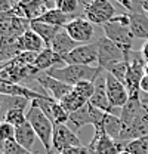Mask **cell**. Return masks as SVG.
Instances as JSON below:
<instances>
[{"mask_svg":"<svg viewBox=\"0 0 148 154\" xmlns=\"http://www.w3.org/2000/svg\"><path fill=\"white\" fill-rule=\"evenodd\" d=\"M126 142L116 141L105 134H95L88 145L89 154H120L125 151Z\"/></svg>","mask_w":148,"mask_h":154,"instance_id":"ba28073f","label":"cell"},{"mask_svg":"<svg viewBox=\"0 0 148 154\" xmlns=\"http://www.w3.org/2000/svg\"><path fill=\"white\" fill-rule=\"evenodd\" d=\"M61 154H89L88 147L82 145V147H73V148H68L65 151H62Z\"/></svg>","mask_w":148,"mask_h":154,"instance_id":"4dcf8cb0","label":"cell"},{"mask_svg":"<svg viewBox=\"0 0 148 154\" xmlns=\"http://www.w3.org/2000/svg\"><path fill=\"white\" fill-rule=\"evenodd\" d=\"M125 151L129 154H148V136L136 138L126 142Z\"/></svg>","mask_w":148,"mask_h":154,"instance_id":"d4e9b609","label":"cell"},{"mask_svg":"<svg viewBox=\"0 0 148 154\" xmlns=\"http://www.w3.org/2000/svg\"><path fill=\"white\" fill-rule=\"evenodd\" d=\"M145 76L148 77V64H147V65H145Z\"/></svg>","mask_w":148,"mask_h":154,"instance_id":"60d3db41","label":"cell"},{"mask_svg":"<svg viewBox=\"0 0 148 154\" xmlns=\"http://www.w3.org/2000/svg\"><path fill=\"white\" fill-rule=\"evenodd\" d=\"M93 2H95V0H79V5H80V8L85 11V9H86L89 5H92Z\"/></svg>","mask_w":148,"mask_h":154,"instance_id":"74e56055","label":"cell"},{"mask_svg":"<svg viewBox=\"0 0 148 154\" xmlns=\"http://www.w3.org/2000/svg\"><path fill=\"white\" fill-rule=\"evenodd\" d=\"M117 3H120L123 8H126L129 12H133V3H132V0H116Z\"/></svg>","mask_w":148,"mask_h":154,"instance_id":"836d02e7","label":"cell"},{"mask_svg":"<svg viewBox=\"0 0 148 154\" xmlns=\"http://www.w3.org/2000/svg\"><path fill=\"white\" fill-rule=\"evenodd\" d=\"M56 9H59L61 12H64L65 15H70L73 18H77L76 14L80 8L79 0H56Z\"/></svg>","mask_w":148,"mask_h":154,"instance_id":"83f0119b","label":"cell"},{"mask_svg":"<svg viewBox=\"0 0 148 154\" xmlns=\"http://www.w3.org/2000/svg\"><path fill=\"white\" fill-rule=\"evenodd\" d=\"M0 52H2V57H0V62L2 64H6V62L15 59L21 54L18 46V37L0 38Z\"/></svg>","mask_w":148,"mask_h":154,"instance_id":"ffe728a7","label":"cell"},{"mask_svg":"<svg viewBox=\"0 0 148 154\" xmlns=\"http://www.w3.org/2000/svg\"><path fill=\"white\" fill-rule=\"evenodd\" d=\"M0 154H6V153H3V151H0Z\"/></svg>","mask_w":148,"mask_h":154,"instance_id":"f6af8a7d","label":"cell"},{"mask_svg":"<svg viewBox=\"0 0 148 154\" xmlns=\"http://www.w3.org/2000/svg\"><path fill=\"white\" fill-rule=\"evenodd\" d=\"M142 101H144V102H145V104H148V98H144V99H142Z\"/></svg>","mask_w":148,"mask_h":154,"instance_id":"7bdbcfd3","label":"cell"},{"mask_svg":"<svg viewBox=\"0 0 148 154\" xmlns=\"http://www.w3.org/2000/svg\"><path fill=\"white\" fill-rule=\"evenodd\" d=\"M141 92H144V94L148 95V77L147 76H144L142 82H141Z\"/></svg>","mask_w":148,"mask_h":154,"instance_id":"d590c367","label":"cell"},{"mask_svg":"<svg viewBox=\"0 0 148 154\" xmlns=\"http://www.w3.org/2000/svg\"><path fill=\"white\" fill-rule=\"evenodd\" d=\"M120 154H129V153H126V151H123V153H120Z\"/></svg>","mask_w":148,"mask_h":154,"instance_id":"ee69618b","label":"cell"},{"mask_svg":"<svg viewBox=\"0 0 148 154\" xmlns=\"http://www.w3.org/2000/svg\"><path fill=\"white\" fill-rule=\"evenodd\" d=\"M36 80L39 82V85L45 89V92H46L48 95L51 96V98H54L55 101H59V102L68 95V94L73 92V86L65 85V83L56 80V79H54V77L48 76L46 73L37 76Z\"/></svg>","mask_w":148,"mask_h":154,"instance_id":"8fae6325","label":"cell"},{"mask_svg":"<svg viewBox=\"0 0 148 154\" xmlns=\"http://www.w3.org/2000/svg\"><path fill=\"white\" fill-rule=\"evenodd\" d=\"M15 17H17V15H15V11H14V9H12V11H8V12H0V24L9 22V21H12Z\"/></svg>","mask_w":148,"mask_h":154,"instance_id":"1f68e13d","label":"cell"},{"mask_svg":"<svg viewBox=\"0 0 148 154\" xmlns=\"http://www.w3.org/2000/svg\"><path fill=\"white\" fill-rule=\"evenodd\" d=\"M77 46H79V43L70 37V34H68V33L65 31V28L62 27V28L56 33V36L54 37V40H52V43H51L49 48H51L55 54L61 55V57H65V55H68L71 51H74Z\"/></svg>","mask_w":148,"mask_h":154,"instance_id":"5bb4252c","label":"cell"},{"mask_svg":"<svg viewBox=\"0 0 148 154\" xmlns=\"http://www.w3.org/2000/svg\"><path fill=\"white\" fill-rule=\"evenodd\" d=\"M144 102V101H142ZM142 117H144V120L148 123V104L144 102V110H142Z\"/></svg>","mask_w":148,"mask_h":154,"instance_id":"f35d334b","label":"cell"},{"mask_svg":"<svg viewBox=\"0 0 148 154\" xmlns=\"http://www.w3.org/2000/svg\"><path fill=\"white\" fill-rule=\"evenodd\" d=\"M130 15V31L138 38L148 42V15L142 12H129Z\"/></svg>","mask_w":148,"mask_h":154,"instance_id":"e0dca14e","label":"cell"},{"mask_svg":"<svg viewBox=\"0 0 148 154\" xmlns=\"http://www.w3.org/2000/svg\"><path fill=\"white\" fill-rule=\"evenodd\" d=\"M18 46L21 52H34V54H40L43 49H46L45 42L31 28L25 31L21 37H18Z\"/></svg>","mask_w":148,"mask_h":154,"instance_id":"2e32d148","label":"cell"},{"mask_svg":"<svg viewBox=\"0 0 148 154\" xmlns=\"http://www.w3.org/2000/svg\"><path fill=\"white\" fill-rule=\"evenodd\" d=\"M105 80H107V95H108L111 107L122 110L129 101L128 88L122 82H119L114 76H111L110 73L105 74Z\"/></svg>","mask_w":148,"mask_h":154,"instance_id":"30bf717a","label":"cell"},{"mask_svg":"<svg viewBox=\"0 0 148 154\" xmlns=\"http://www.w3.org/2000/svg\"><path fill=\"white\" fill-rule=\"evenodd\" d=\"M141 9H142V11H144V12L148 15V0H145V2L141 5Z\"/></svg>","mask_w":148,"mask_h":154,"instance_id":"ab89813d","label":"cell"},{"mask_svg":"<svg viewBox=\"0 0 148 154\" xmlns=\"http://www.w3.org/2000/svg\"><path fill=\"white\" fill-rule=\"evenodd\" d=\"M15 132H17V128L8 122H0V141L5 142V141H12L15 139Z\"/></svg>","mask_w":148,"mask_h":154,"instance_id":"f546056e","label":"cell"},{"mask_svg":"<svg viewBox=\"0 0 148 154\" xmlns=\"http://www.w3.org/2000/svg\"><path fill=\"white\" fill-rule=\"evenodd\" d=\"M0 95H9V96H22L30 101L39 99V98H51L48 94H40L37 91H33L21 83H6L0 80ZM54 99V98H52Z\"/></svg>","mask_w":148,"mask_h":154,"instance_id":"4fadbf2b","label":"cell"},{"mask_svg":"<svg viewBox=\"0 0 148 154\" xmlns=\"http://www.w3.org/2000/svg\"><path fill=\"white\" fill-rule=\"evenodd\" d=\"M73 92H76L77 95L82 96L86 101H91V98L95 94V82H89V80L80 82L76 86H73Z\"/></svg>","mask_w":148,"mask_h":154,"instance_id":"4316f807","label":"cell"},{"mask_svg":"<svg viewBox=\"0 0 148 154\" xmlns=\"http://www.w3.org/2000/svg\"><path fill=\"white\" fill-rule=\"evenodd\" d=\"M15 8V3L11 0H0V12H8Z\"/></svg>","mask_w":148,"mask_h":154,"instance_id":"d6a6232c","label":"cell"},{"mask_svg":"<svg viewBox=\"0 0 148 154\" xmlns=\"http://www.w3.org/2000/svg\"><path fill=\"white\" fill-rule=\"evenodd\" d=\"M0 151H3V153H6V154H33L30 150H27L22 145H19L15 139L5 141V142L0 141Z\"/></svg>","mask_w":148,"mask_h":154,"instance_id":"f1b7e54d","label":"cell"},{"mask_svg":"<svg viewBox=\"0 0 148 154\" xmlns=\"http://www.w3.org/2000/svg\"><path fill=\"white\" fill-rule=\"evenodd\" d=\"M96 46H98V54H99L98 64L104 71L110 67L111 64L125 59V51L122 48H119L116 43H113L111 40H108L107 37L98 38Z\"/></svg>","mask_w":148,"mask_h":154,"instance_id":"8992f818","label":"cell"},{"mask_svg":"<svg viewBox=\"0 0 148 154\" xmlns=\"http://www.w3.org/2000/svg\"><path fill=\"white\" fill-rule=\"evenodd\" d=\"M0 57H2V52H0ZM0 64H2V62H0Z\"/></svg>","mask_w":148,"mask_h":154,"instance_id":"bcb514c9","label":"cell"},{"mask_svg":"<svg viewBox=\"0 0 148 154\" xmlns=\"http://www.w3.org/2000/svg\"><path fill=\"white\" fill-rule=\"evenodd\" d=\"M102 30H104L105 37L111 40L113 43H116L119 48H122L125 52L133 51L135 36L130 31L129 25H125V24H120V22H116V21H110V22L102 25Z\"/></svg>","mask_w":148,"mask_h":154,"instance_id":"3957f363","label":"cell"},{"mask_svg":"<svg viewBox=\"0 0 148 154\" xmlns=\"http://www.w3.org/2000/svg\"><path fill=\"white\" fill-rule=\"evenodd\" d=\"M82 17L92 24H98L102 27L116 17V9L110 0H95L82 12Z\"/></svg>","mask_w":148,"mask_h":154,"instance_id":"277c9868","label":"cell"},{"mask_svg":"<svg viewBox=\"0 0 148 154\" xmlns=\"http://www.w3.org/2000/svg\"><path fill=\"white\" fill-rule=\"evenodd\" d=\"M71 19H74L73 17H70V15H65L64 12H61L59 9H48L40 18L39 21H42V22H46V24H51V25H55V27H65Z\"/></svg>","mask_w":148,"mask_h":154,"instance_id":"7402d4cb","label":"cell"},{"mask_svg":"<svg viewBox=\"0 0 148 154\" xmlns=\"http://www.w3.org/2000/svg\"><path fill=\"white\" fill-rule=\"evenodd\" d=\"M102 68L101 67H89V65H64V67H56V68H51L46 71V74L54 77L56 80L70 85V86H76L80 82L89 80V82H95L98 77L102 74Z\"/></svg>","mask_w":148,"mask_h":154,"instance_id":"6da1fadb","label":"cell"},{"mask_svg":"<svg viewBox=\"0 0 148 154\" xmlns=\"http://www.w3.org/2000/svg\"><path fill=\"white\" fill-rule=\"evenodd\" d=\"M59 64L61 65L65 64L64 62V57L55 54L51 48H46L40 54H37L36 61L33 62V65L36 67L39 71H45V73L48 70H51V68H56V65H59Z\"/></svg>","mask_w":148,"mask_h":154,"instance_id":"9a60e30c","label":"cell"},{"mask_svg":"<svg viewBox=\"0 0 148 154\" xmlns=\"http://www.w3.org/2000/svg\"><path fill=\"white\" fill-rule=\"evenodd\" d=\"M82 141L77 136L73 129H70L67 125H55L54 136H52V148L56 153H62L73 147H82Z\"/></svg>","mask_w":148,"mask_h":154,"instance_id":"52a82bcc","label":"cell"},{"mask_svg":"<svg viewBox=\"0 0 148 154\" xmlns=\"http://www.w3.org/2000/svg\"><path fill=\"white\" fill-rule=\"evenodd\" d=\"M11 2H14V3H15V5H18L19 2H22V0H11Z\"/></svg>","mask_w":148,"mask_h":154,"instance_id":"b9f144b4","label":"cell"},{"mask_svg":"<svg viewBox=\"0 0 148 154\" xmlns=\"http://www.w3.org/2000/svg\"><path fill=\"white\" fill-rule=\"evenodd\" d=\"M122 131H123V122H122L120 116L105 113L104 122H102V132L105 135H108L113 139L119 141L120 135H122Z\"/></svg>","mask_w":148,"mask_h":154,"instance_id":"d6986e66","label":"cell"},{"mask_svg":"<svg viewBox=\"0 0 148 154\" xmlns=\"http://www.w3.org/2000/svg\"><path fill=\"white\" fill-rule=\"evenodd\" d=\"M88 102H89V101L83 99L82 96H79L76 92H71V94H68V95L61 101V105L64 107V110H65L68 114H71L74 111L80 110L82 107H85Z\"/></svg>","mask_w":148,"mask_h":154,"instance_id":"cb8c5ba5","label":"cell"},{"mask_svg":"<svg viewBox=\"0 0 148 154\" xmlns=\"http://www.w3.org/2000/svg\"><path fill=\"white\" fill-rule=\"evenodd\" d=\"M144 2H145V0H132V3H133V12H142L141 5H142Z\"/></svg>","mask_w":148,"mask_h":154,"instance_id":"e575fe53","label":"cell"},{"mask_svg":"<svg viewBox=\"0 0 148 154\" xmlns=\"http://www.w3.org/2000/svg\"><path fill=\"white\" fill-rule=\"evenodd\" d=\"M89 104L93 105L95 108L104 111V113H111V114H117L116 110L119 108H113L110 104V99H108V95H107V80H105V76H101L98 77L95 80V94L91 98ZM120 116V114H117Z\"/></svg>","mask_w":148,"mask_h":154,"instance_id":"7c38bea8","label":"cell"},{"mask_svg":"<svg viewBox=\"0 0 148 154\" xmlns=\"http://www.w3.org/2000/svg\"><path fill=\"white\" fill-rule=\"evenodd\" d=\"M36 139L37 138L36 132L33 129V126L30 125V122L27 120L24 125H21L17 128V132H15V141L18 142L19 145H22L24 148L27 150H33L34 148V144H36Z\"/></svg>","mask_w":148,"mask_h":154,"instance_id":"ac0fdd59","label":"cell"},{"mask_svg":"<svg viewBox=\"0 0 148 154\" xmlns=\"http://www.w3.org/2000/svg\"><path fill=\"white\" fill-rule=\"evenodd\" d=\"M3 120L11 123V125H14L15 128H18V126L24 125L27 122V111L25 110H18V108L8 110V111H5Z\"/></svg>","mask_w":148,"mask_h":154,"instance_id":"484cf974","label":"cell"},{"mask_svg":"<svg viewBox=\"0 0 148 154\" xmlns=\"http://www.w3.org/2000/svg\"><path fill=\"white\" fill-rule=\"evenodd\" d=\"M141 54H142V57L145 59V62L148 64V42H145L144 45H142V48H141Z\"/></svg>","mask_w":148,"mask_h":154,"instance_id":"8d00e7d4","label":"cell"},{"mask_svg":"<svg viewBox=\"0 0 148 154\" xmlns=\"http://www.w3.org/2000/svg\"><path fill=\"white\" fill-rule=\"evenodd\" d=\"M64 28L70 34V37L76 40L79 45L92 43V38L95 36L93 24L89 22L88 19H85L83 17H77V18L71 19Z\"/></svg>","mask_w":148,"mask_h":154,"instance_id":"9c48e42d","label":"cell"},{"mask_svg":"<svg viewBox=\"0 0 148 154\" xmlns=\"http://www.w3.org/2000/svg\"><path fill=\"white\" fill-rule=\"evenodd\" d=\"M28 104H31V101L27 99V98H22V96L0 95V108H5L6 111H8V110H14V108L25 110V108L28 107ZM25 111H27V110H25Z\"/></svg>","mask_w":148,"mask_h":154,"instance_id":"603a6c76","label":"cell"},{"mask_svg":"<svg viewBox=\"0 0 148 154\" xmlns=\"http://www.w3.org/2000/svg\"><path fill=\"white\" fill-rule=\"evenodd\" d=\"M27 120L33 126L39 141L42 142L45 151L48 154H52V136H54V122L45 114L40 108L30 104L27 110Z\"/></svg>","mask_w":148,"mask_h":154,"instance_id":"7a4b0ae2","label":"cell"},{"mask_svg":"<svg viewBox=\"0 0 148 154\" xmlns=\"http://www.w3.org/2000/svg\"><path fill=\"white\" fill-rule=\"evenodd\" d=\"M61 28H62V27H55V25H51V24L42 22V21H39V19L31 21V30L42 37V40H43L45 45H46V48L51 46V43H52L54 37H55L56 33H58Z\"/></svg>","mask_w":148,"mask_h":154,"instance_id":"44dd1931","label":"cell"},{"mask_svg":"<svg viewBox=\"0 0 148 154\" xmlns=\"http://www.w3.org/2000/svg\"><path fill=\"white\" fill-rule=\"evenodd\" d=\"M99 54L96 42L88 43V45H79L74 51L64 57L65 65H89L93 67L95 62H98Z\"/></svg>","mask_w":148,"mask_h":154,"instance_id":"5b68a950","label":"cell"}]
</instances>
